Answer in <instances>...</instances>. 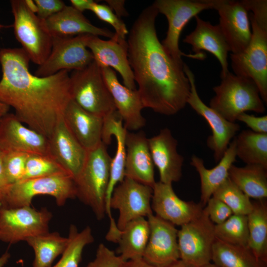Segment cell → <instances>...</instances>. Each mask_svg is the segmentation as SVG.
I'll list each match as a JSON object with an SVG mask.
<instances>
[{"instance_id": "836d02e7", "label": "cell", "mask_w": 267, "mask_h": 267, "mask_svg": "<svg viewBox=\"0 0 267 267\" xmlns=\"http://www.w3.org/2000/svg\"><path fill=\"white\" fill-rule=\"evenodd\" d=\"M212 261L218 267H267L247 247L230 245L216 239Z\"/></svg>"}, {"instance_id": "9a60e30c", "label": "cell", "mask_w": 267, "mask_h": 267, "mask_svg": "<svg viewBox=\"0 0 267 267\" xmlns=\"http://www.w3.org/2000/svg\"><path fill=\"white\" fill-rule=\"evenodd\" d=\"M218 24L232 54L243 52L249 44L252 30L248 11L241 1L217 0Z\"/></svg>"}, {"instance_id": "db71d44e", "label": "cell", "mask_w": 267, "mask_h": 267, "mask_svg": "<svg viewBox=\"0 0 267 267\" xmlns=\"http://www.w3.org/2000/svg\"><path fill=\"white\" fill-rule=\"evenodd\" d=\"M25 2L26 5L31 11L36 14L37 12V7L35 1L32 0H25Z\"/></svg>"}, {"instance_id": "6f0895ef", "label": "cell", "mask_w": 267, "mask_h": 267, "mask_svg": "<svg viewBox=\"0 0 267 267\" xmlns=\"http://www.w3.org/2000/svg\"><path fill=\"white\" fill-rule=\"evenodd\" d=\"M1 195H0V202H1Z\"/></svg>"}, {"instance_id": "f5cc1de1", "label": "cell", "mask_w": 267, "mask_h": 267, "mask_svg": "<svg viewBox=\"0 0 267 267\" xmlns=\"http://www.w3.org/2000/svg\"><path fill=\"white\" fill-rule=\"evenodd\" d=\"M167 267H194L181 260H179Z\"/></svg>"}, {"instance_id": "9f6ffc18", "label": "cell", "mask_w": 267, "mask_h": 267, "mask_svg": "<svg viewBox=\"0 0 267 267\" xmlns=\"http://www.w3.org/2000/svg\"><path fill=\"white\" fill-rule=\"evenodd\" d=\"M3 27H5V26L0 24V29L1 28H3Z\"/></svg>"}, {"instance_id": "3957f363", "label": "cell", "mask_w": 267, "mask_h": 267, "mask_svg": "<svg viewBox=\"0 0 267 267\" xmlns=\"http://www.w3.org/2000/svg\"><path fill=\"white\" fill-rule=\"evenodd\" d=\"M112 158L102 142L88 151L86 161L74 178L76 196L89 207L98 220L106 214V196Z\"/></svg>"}, {"instance_id": "e575fe53", "label": "cell", "mask_w": 267, "mask_h": 267, "mask_svg": "<svg viewBox=\"0 0 267 267\" xmlns=\"http://www.w3.org/2000/svg\"><path fill=\"white\" fill-rule=\"evenodd\" d=\"M68 243L57 263L51 267H79L85 247L94 241L91 229L87 226L79 231L71 224L68 235Z\"/></svg>"}, {"instance_id": "11a10c76", "label": "cell", "mask_w": 267, "mask_h": 267, "mask_svg": "<svg viewBox=\"0 0 267 267\" xmlns=\"http://www.w3.org/2000/svg\"><path fill=\"white\" fill-rule=\"evenodd\" d=\"M203 267H218L213 263H210L208 264L205 265Z\"/></svg>"}, {"instance_id": "ba28073f", "label": "cell", "mask_w": 267, "mask_h": 267, "mask_svg": "<svg viewBox=\"0 0 267 267\" xmlns=\"http://www.w3.org/2000/svg\"><path fill=\"white\" fill-rule=\"evenodd\" d=\"M217 0H156L152 5L159 13L164 15L168 28L162 44L167 52L175 59L182 61V56L202 60L203 54H186L179 48V39L184 27L191 19L201 11L214 9Z\"/></svg>"}, {"instance_id": "44dd1931", "label": "cell", "mask_w": 267, "mask_h": 267, "mask_svg": "<svg viewBox=\"0 0 267 267\" xmlns=\"http://www.w3.org/2000/svg\"><path fill=\"white\" fill-rule=\"evenodd\" d=\"M101 69L124 127L127 131H136L143 127L146 120L141 111L144 107L137 89H131L122 85L112 68L104 67Z\"/></svg>"}, {"instance_id": "681fc988", "label": "cell", "mask_w": 267, "mask_h": 267, "mask_svg": "<svg viewBox=\"0 0 267 267\" xmlns=\"http://www.w3.org/2000/svg\"><path fill=\"white\" fill-rule=\"evenodd\" d=\"M92 0H71L72 6L81 12L89 9Z\"/></svg>"}, {"instance_id": "816d5d0a", "label": "cell", "mask_w": 267, "mask_h": 267, "mask_svg": "<svg viewBox=\"0 0 267 267\" xmlns=\"http://www.w3.org/2000/svg\"><path fill=\"white\" fill-rule=\"evenodd\" d=\"M9 107L0 100V120L8 113Z\"/></svg>"}, {"instance_id": "ee69618b", "label": "cell", "mask_w": 267, "mask_h": 267, "mask_svg": "<svg viewBox=\"0 0 267 267\" xmlns=\"http://www.w3.org/2000/svg\"><path fill=\"white\" fill-rule=\"evenodd\" d=\"M34 1L37 7L36 14L44 20L59 12L66 6L64 2L61 0H35Z\"/></svg>"}, {"instance_id": "ac0fdd59", "label": "cell", "mask_w": 267, "mask_h": 267, "mask_svg": "<svg viewBox=\"0 0 267 267\" xmlns=\"http://www.w3.org/2000/svg\"><path fill=\"white\" fill-rule=\"evenodd\" d=\"M0 149L3 152L48 155V138L25 126L14 114L8 113L0 120Z\"/></svg>"}, {"instance_id": "f6af8a7d", "label": "cell", "mask_w": 267, "mask_h": 267, "mask_svg": "<svg viewBox=\"0 0 267 267\" xmlns=\"http://www.w3.org/2000/svg\"><path fill=\"white\" fill-rule=\"evenodd\" d=\"M236 121L244 123L254 132L267 134V115L257 117L244 112L238 116Z\"/></svg>"}, {"instance_id": "60d3db41", "label": "cell", "mask_w": 267, "mask_h": 267, "mask_svg": "<svg viewBox=\"0 0 267 267\" xmlns=\"http://www.w3.org/2000/svg\"><path fill=\"white\" fill-rule=\"evenodd\" d=\"M124 261L113 251L100 243L97 247L94 259L85 267H121Z\"/></svg>"}, {"instance_id": "ffe728a7", "label": "cell", "mask_w": 267, "mask_h": 267, "mask_svg": "<svg viewBox=\"0 0 267 267\" xmlns=\"http://www.w3.org/2000/svg\"><path fill=\"white\" fill-rule=\"evenodd\" d=\"M154 166L159 171L160 181L172 184L182 177L183 157L177 151L178 141L171 130L165 128L156 135L148 138Z\"/></svg>"}, {"instance_id": "8fae6325", "label": "cell", "mask_w": 267, "mask_h": 267, "mask_svg": "<svg viewBox=\"0 0 267 267\" xmlns=\"http://www.w3.org/2000/svg\"><path fill=\"white\" fill-rule=\"evenodd\" d=\"M216 240L215 224L203 210L200 216L178 230L179 259L194 267H203L212 261Z\"/></svg>"}, {"instance_id": "6da1fadb", "label": "cell", "mask_w": 267, "mask_h": 267, "mask_svg": "<svg viewBox=\"0 0 267 267\" xmlns=\"http://www.w3.org/2000/svg\"><path fill=\"white\" fill-rule=\"evenodd\" d=\"M158 14L152 4L139 14L128 35V55L144 107L170 116L187 104L190 84L183 61L169 54L158 38Z\"/></svg>"}, {"instance_id": "83f0119b", "label": "cell", "mask_w": 267, "mask_h": 267, "mask_svg": "<svg viewBox=\"0 0 267 267\" xmlns=\"http://www.w3.org/2000/svg\"><path fill=\"white\" fill-rule=\"evenodd\" d=\"M236 157L234 138L218 164L213 168H206L203 159L195 155L192 156L190 164L195 169L200 177V203L203 206L206 205L215 190L228 178L229 170L236 161Z\"/></svg>"}, {"instance_id": "7c38bea8", "label": "cell", "mask_w": 267, "mask_h": 267, "mask_svg": "<svg viewBox=\"0 0 267 267\" xmlns=\"http://www.w3.org/2000/svg\"><path fill=\"white\" fill-rule=\"evenodd\" d=\"M90 35L71 37H52L50 53L35 73L38 77H47L62 71L82 69L93 61L87 46Z\"/></svg>"}, {"instance_id": "4fadbf2b", "label": "cell", "mask_w": 267, "mask_h": 267, "mask_svg": "<svg viewBox=\"0 0 267 267\" xmlns=\"http://www.w3.org/2000/svg\"><path fill=\"white\" fill-rule=\"evenodd\" d=\"M183 70L190 84V93L187 104L204 118L209 124L212 134L208 138L207 144L213 152L215 161L219 162L231 140L239 131L240 126L236 122L227 121L217 111L206 105L197 92L194 75L185 63Z\"/></svg>"}, {"instance_id": "f35d334b", "label": "cell", "mask_w": 267, "mask_h": 267, "mask_svg": "<svg viewBox=\"0 0 267 267\" xmlns=\"http://www.w3.org/2000/svg\"><path fill=\"white\" fill-rule=\"evenodd\" d=\"M29 154L20 152H4V168L9 184L22 180Z\"/></svg>"}, {"instance_id": "1f68e13d", "label": "cell", "mask_w": 267, "mask_h": 267, "mask_svg": "<svg viewBox=\"0 0 267 267\" xmlns=\"http://www.w3.org/2000/svg\"><path fill=\"white\" fill-rule=\"evenodd\" d=\"M25 241L34 251L33 267H51L65 251L68 238L55 231L29 237Z\"/></svg>"}, {"instance_id": "8992f818", "label": "cell", "mask_w": 267, "mask_h": 267, "mask_svg": "<svg viewBox=\"0 0 267 267\" xmlns=\"http://www.w3.org/2000/svg\"><path fill=\"white\" fill-rule=\"evenodd\" d=\"M71 99L85 110L104 118L116 110L101 68L93 60L70 75Z\"/></svg>"}, {"instance_id": "7dc6e473", "label": "cell", "mask_w": 267, "mask_h": 267, "mask_svg": "<svg viewBox=\"0 0 267 267\" xmlns=\"http://www.w3.org/2000/svg\"><path fill=\"white\" fill-rule=\"evenodd\" d=\"M3 160L4 152L0 149V195L1 199L10 185L5 176Z\"/></svg>"}, {"instance_id": "f546056e", "label": "cell", "mask_w": 267, "mask_h": 267, "mask_svg": "<svg viewBox=\"0 0 267 267\" xmlns=\"http://www.w3.org/2000/svg\"><path fill=\"white\" fill-rule=\"evenodd\" d=\"M230 179L250 198L267 197V168L257 164L237 167L233 164L228 173Z\"/></svg>"}, {"instance_id": "52a82bcc", "label": "cell", "mask_w": 267, "mask_h": 267, "mask_svg": "<svg viewBox=\"0 0 267 267\" xmlns=\"http://www.w3.org/2000/svg\"><path fill=\"white\" fill-rule=\"evenodd\" d=\"M10 4L16 39L22 45V48L30 60L40 66L50 53L52 37L45 25L44 20L31 11L25 0H12Z\"/></svg>"}, {"instance_id": "7a4b0ae2", "label": "cell", "mask_w": 267, "mask_h": 267, "mask_svg": "<svg viewBox=\"0 0 267 267\" xmlns=\"http://www.w3.org/2000/svg\"><path fill=\"white\" fill-rule=\"evenodd\" d=\"M30 61L22 48L0 49V100L23 124L48 138L71 99L70 75L62 70L38 77L30 72Z\"/></svg>"}, {"instance_id": "c3c4849f", "label": "cell", "mask_w": 267, "mask_h": 267, "mask_svg": "<svg viewBox=\"0 0 267 267\" xmlns=\"http://www.w3.org/2000/svg\"><path fill=\"white\" fill-rule=\"evenodd\" d=\"M121 267H156L146 262L143 258L131 260L123 263Z\"/></svg>"}, {"instance_id": "5b68a950", "label": "cell", "mask_w": 267, "mask_h": 267, "mask_svg": "<svg viewBox=\"0 0 267 267\" xmlns=\"http://www.w3.org/2000/svg\"><path fill=\"white\" fill-rule=\"evenodd\" d=\"M40 195L52 196L57 206L64 205L68 200L76 197L73 177L68 174H61L10 184L0 206L9 208L30 206L33 198Z\"/></svg>"}, {"instance_id": "603a6c76", "label": "cell", "mask_w": 267, "mask_h": 267, "mask_svg": "<svg viewBox=\"0 0 267 267\" xmlns=\"http://www.w3.org/2000/svg\"><path fill=\"white\" fill-rule=\"evenodd\" d=\"M48 155L74 178L83 167L88 151L67 127L63 117L48 138Z\"/></svg>"}, {"instance_id": "4dcf8cb0", "label": "cell", "mask_w": 267, "mask_h": 267, "mask_svg": "<svg viewBox=\"0 0 267 267\" xmlns=\"http://www.w3.org/2000/svg\"><path fill=\"white\" fill-rule=\"evenodd\" d=\"M248 215V248L260 262L267 265V204L265 199L253 202Z\"/></svg>"}, {"instance_id": "5bb4252c", "label": "cell", "mask_w": 267, "mask_h": 267, "mask_svg": "<svg viewBox=\"0 0 267 267\" xmlns=\"http://www.w3.org/2000/svg\"><path fill=\"white\" fill-rule=\"evenodd\" d=\"M152 188L125 177L114 188L110 207L119 211L117 224L122 230L131 221L153 214L151 208Z\"/></svg>"}, {"instance_id": "e0dca14e", "label": "cell", "mask_w": 267, "mask_h": 267, "mask_svg": "<svg viewBox=\"0 0 267 267\" xmlns=\"http://www.w3.org/2000/svg\"><path fill=\"white\" fill-rule=\"evenodd\" d=\"M151 208L156 216L175 225H181L201 215L203 206L200 202L186 201L179 198L172 184L155 182L152 187Z\"/></svg>"}, {"instance_id": "484cf974", "label": "cell", "mask_w": 267, "mask_h": 267, "mask_svg": "<svg viewBox=\"0 0 267 267\" xmlns=\"http://www.w3.org/2000/svg\"><path fill=\"white\" fill-rule=\"evenodd\" d=\"M63 120L70 133L87 151L102 142L103 118L85 110L72 99L66 107Z\"/></svg>"}, {"instance_id": "d6a6232c", "label": "cell", "mask_w": 267, "mask_h": 267, "mask_svg": "<svg viewBox=\"0 0 267 267\" xmlns=\"http://www.w3.org/2000/svg\"><path fill=\"white\" fill-rule=\"evenodd\" d=\"M234 139L236 157L246 165L257 164L267 168V134L244 130Z\"/></svg>"}, {"instance_id": "d4e9b609", "label": "cell", "mask_w": 267, "mask_h": 267, "mask_svg": "<svg viewBox=\"0 0 267 267\" xmlns=\"http://www.w3.org/2000/svg\"><path fill=\"white\" fill-rule=\"evenodd\" d=\"M194 17L195 28L186 36L183 42L191 45L194 54H202V50H206L214 55L221 64L222 79L229 72L227 62L228 53L230 51L228 45L218 25H213L198 15Z\"/></svg>"}, {"instance_id": "277c9868", "label": "cell", "mask_w": 267, "mask_h": 267, "mask_svg": "<svg viewBox=\"0 0 267 267\" xmlns=\"http://www.w3.org/2000/svg\"><path fill=\"white\" fill-rule=\"evenodd\" d=\"M213 89L215 95L209 107L229 122H235L238 116L246 111L263 113L266 111L259 89L249 78L229 72Z\"/></svg>"}, {"instance_id": "7402d4cb", "label": "cell", "mask_w": 267, "mask_h": 267, "mask_svg": "<svg viewBox=\"0 0 267 267\" xmlns=\"http://www.w3.org/2000/svg\"><path fill=\"white\" fill-rule=\"evenodd\" d=\"M148 138L140 131H127L125 137V177L152 188L156 181L154 165L151 156Z\"/></svg>"}, {"instance_id": "74e56055", "label": "cell", "mask_w": 267, "mask_h": 267, "mask_svg": "<svg viewBox=\"0 0 267 267\" xmlns=\"http://www.w3.org/2000/svg\"><path fill=\"white\" fill-rule=\"evenodd\" d=\"M61 174H69L50 155L29 154L22 180Z\"/></svg>"}, {"instance_id": "d6986e66", "label": "cell", "mask_w": 267, "mask_h": 267, "mask_svg": "<svg viewBox=\"0 0 267 267\" xmlns=\"http://www.w3.org/2000/svg\"><path fill=\"white\" fill-rule=\"evenodd\" d=\"M87 46L91 52L93 60L100 67H110L117 71L122 78L124 86L136 89L133 73L130 65L126 40L114 37L104 40L98 36L90 35Z\"/></svg>"}, {"instance_id": "bcb514c9", "label": "cell", "mask_w": 267, "mask_h": 267, "mask_svg": "<svg viewBox=\"0 0 267 267\" xmlns=\"http://www.w3.org/2000/svg\"><path fill=\"white\" fill-rule=\"evenodd\" d=\"M105 2L114 13L119 18L127 16L128 12L125 7V1L124 0H106Z\"/></svg>"}, {"instance_id": "7bdbcfd3", "label": "cell", "mask_w": 267, "mask_h": 267, "mask_svg": "<svg viewBox=\"0 0 267 267\" xmlns=\"http://www.w3.org/2000/svg\"><path fill=\"white\" fill-rule=\"evenodd\" d=\"M247 10L250 12L257 23L263 29L267 30V0H241Z\"/></svg>"}, {"instance_id": "ab89813d", "label": "cell", "mask_w": 267, "mask_h": 267, "mask_svg": "<svg viewBox=\"0 0 267 267\" xmlns=\"http://www.w3.org/2000/svg\"><path fill=\"white\" fill-rule=\"evenodd\" d=\"M89 10L91 11L98 19L111 25L115 30L114 33L117 37L126 40L129 31L126 24L108 5L98 3L93 1Z\"/></svg>"}, {"instance_id": "cb8c5ba5", "label": "cell", "mask_w": 267, "mask_h": 267, "mask_svg": "<svg viewBox=\"0 0 267 267\" xmlns=\"http://www.w3.org/2000/svg\"><path fill=\"white\" fill-rule=\"evenodd\" d=\"M117 110L103 118L102 141L106 146L111 143V137L115 136L117 149L111 163L110 178L106 196V214L112 219L110 201L115 186L125 178L126 158L125 137L127 130Z\"/></svg>"}, {"instance_id": "d590c367", "label": "cell", "mask_w": 267, "mask_h": 267, "mask_svg": "<svg viewBox=\"0 0 267 267\" xmlns=\"http://www.w3.org/2000/svg\"><path fill=\"white\" fill-rule=\"evenodd\" d=\"M215 234L223 242L248 248L247 216L232 214L222 223L215 224Z\"/></svg>"}, {"instance_id": "f1b7e54d", "label": "cell", "mask_w": 267, "mask_h": 267, "mask_svg": "<svg viewBox=\"0 0 267 267\" xmlns=\"http://www.w3.org/2000/svg\"><path fill=\"white\" fill-rule=\"evenodd\" d=\"M149 226L147 220L139 218L129 222L120 230L117 252L125 262L143 258L148 242Z\"/></svg>"}, {"instance_id": "2e32d148", "label": "cell", "mask_w": 267, "mask_h": 267, "mask_svg": "<svg viewBox=\"0 0 267 267\" xmlns=\"http://www.w3.org/2000/svg\"><path fill=\"white\" fill-rule=\"evenodd\" d=\"M148 242L143 258L156 267H167L180 259L175 225L153 214L147 217Z\"/></svg>"}, {"instance_id": "4316f807", "label": "cell", "mask_w": 267, "mask_h": 267, "mask_svg": "<svg viewBox=\"0 0 267 267\" xmlns=\"http://www.w3.org/2000/svg\"><path fill=\"white\" fill-rule=\"evenodd\" d=\"M52 37H71L81 35L103 36L110 39L114 36L108 29L97 27L74 7L66 5L59 12L44 20Z\"/></svg>"}, {"instance_id": "9c48e42d", "label": "cell", "mask_w": 267, "mask_h": 267, "mask_svg": "<svg viewBox=\"0 0 267 267\" xmlns=\"http://www.w3.org/2000/svg\"><path fill=\"white\" fill-rule=\"evenodd\" d=\"M252 30L251 41L238 54H230L231 66L236 75L249 78L258 87L261 97L267 103V30L261 28L249 13Z\"/></svg>"}, {"instance_id": "b9f144b4", "label": "cell", "mask_w": 267, "mask_h": 267, "mask_svg": "<svg viewBox=\"0 0 267 267\" xmlns=\"http://www.w3.org/2000/svg\"><path fill=\"white\" fill-rule=\"evenodd\" d=\"M205 206L203 211L214 224L222 223L233 214L224 203L214 197L208 201Z\"/></svg>"}, {"instance_id": "f907efd6", "label": "cell", "mask_w": 267, "mask_h": 267, "mask_svg": "<svg viewBox=\"0 0 267 267\" xmlns=\"http://www.w3.org/2000/svg\"><path fill=\"white\" fill-rule=\"evenodd\" d=\"M10 258V254L8 251L5 252L0 256V267H4Z\"/></svg>"}, {"instance_id": "8d00e7d4", "label": "cell", "mask_w": 267, "mask_h": 267, "mask_svg": "<svg viewBox=\"0 0 267 267\" xmlns=\"http://www.w3.org/2000/svg\"><path fill=\"white\" fill-rule=\"evenodd\" d=\"M212 197L224 203L233 214L247 216L253 208V202L228 178Z\"/></svg>"}, {"instance_id": "30bf717a", "label": "cell", "mask_w": 267, "mask_h": 267, "mask_svg": "<svg viewBox=\"0 0 267 267\" xmlns=\"http://www.w3.org/2000/svg\"><path fill=\"white\" fill-rule=\"evenodd\" d=\"M52 214L46 208H15L0 206V241L15 244L49 232Z\"/></svg>"}]
</instances>
